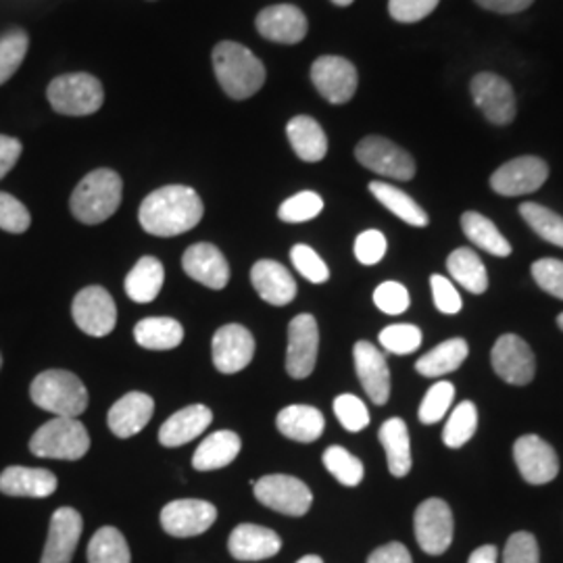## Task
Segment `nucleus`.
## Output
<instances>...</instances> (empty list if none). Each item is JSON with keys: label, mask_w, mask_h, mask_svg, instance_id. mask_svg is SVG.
I'll return each instance as SVG.
<instances>
[{"label": "nucleus", "mask_w": 563, "mask_h": 563, "mask_svg": "<svg viewBox=\"0 0 563 563\" xmlns=\"http://www.w3.org/2000/svg\"><path fill=\"white\" fill-rule=\"evenodd\" d=\"M374 302L388 316H401L409 309V292L399 282H384L374 290Z\"/></svg>", "instance_id": "8fccbe9b"}, {"label": "nucleus", "mask_w": 563, "mask_h": 563, "mask_svg": "<svg viewBox=\"0 0 563 563\" xmlns=\"http://www.w3.org/2000/svg\"><path fill=\"white\" fill-rule=\"evenodd\" d=\"M472 97L476 107L495 125H507L516 118V97L509 81L497 74H478L472 80Z\"/></svg>", "instance_id": "f3484780"}, {"label": "nucleus", "mask_w": 563, "mask_h": 563, "mask_svg": "<svg viewBox=\"0 0 563 563\" xmlns=\"http://www.w3.org/2000/svg\"><path fill=\"white\" fill-rule=\"evenodd\" d=\"M355 369L363 390L376 405H384L390 397V369L383 353L372 342L360 341L353 349Z\"/></svg>", "instance_id": "5701e85b"}, {"label": "nucleus", "mask_w": 563, "mask_h": 563, "mask_svg": "<svg viewBox=\"0 0 563 563\" xmlns=\"http://www.w3.org/2000/svg\"><path fill=\"white\" fill-rule=\"evenodd\" d=\"M467 342L463 339H449L428 351L416 362V369L426 378H441L455 372L467 360Z\"/></svg>", "instance_id": "473e14b6"}, {"label": "nucleus", "mask_w": 563, "mask_h": 563, "mask_svg": "<svg viewBox=\"0 0 563 563\" xmlns=\"http://www.w3.org/2000/svg\"><path fill=\"white\" fill-rule=\"evenodd\" d=\"M290 260L292 265L297 267V272L301 274L305 280L313 282V284H323L330 278V269L323 263L322 257L307 244H297L290 251Z\"/></svg>", "instance_id": "49530a36"}, {"label": "nucleus", "mask_w": 563, "mask_h": 563, "mask_svg": "<svg viewBox=\"0 0 563 563\" xmlns=\"http://www.w3.org/2000/svg\"><path fill=\"white\" fill-rule=\"evenodd\" d=\"M213 422V411L207 405H190L174 413L159 430V443L163 446H181L201 437Z\"/></svg>", "instance_id": "bb28decb"}, {"label": "nucleus", "mask_w": 563, "mask_h": 563, "mask_svg": "<svg viewBox=\"0 0 563 563\" xmlns=\"http://www.w3.org/2000/svg\"><path fill=\"white\" fill-rule=\"evenodd\" d=\"M32 223L27 207L9 192H0V230L9 234H23Z\"/></svg>", "instance_id": "09e8293b"}, {"label": "nucleus", "mask_w": 563, "mask_h": 563, "mask_svg": "<svg viewBox=\"0 0 563 563\" xmlns=\"http://www.w3.org/2000/svg\"><path fill=\"white\" fill-rule=\"evenodd\" d=\"M504 563H541L539 543L530 532H516L505 544Z\"/></svg>", "instance_id": "3c124183"}, {"label": "nucleus", "mask_w": 563, "mask_h": 563, "mask_svg": "<svg viewBox=\"0 0 563 563\" xmlns=\"http://www.w3.org/2000/svg\"><path fill=\"white\" fill-rule=\"evenodd\" d=\"M71 316L84 334L102 339L115 330L118 307L102 286H86L71 302Z\"/></svg>", "instance_id": "1a4fd4ad"}, {"label": "nucleus", "mask_w": 563, "mask_h": 563, "mask_svg": "<svg viewBox=\"0 0 563 563\" xmlns=\"http://www.w3.org/2000/svg\"><path fill=\"white\" fill-rule=\"evenodd\" d=\"M455 399V386L451 383H437L430 386V390L426 393L422 405H420V422L437 423L443 420L446 411L451 409V402Z\"/></svg>", "instance_id": "a18cd8bd"}, {"label": "nucleus", "mask_w": 563, "mask_h": 563, "mask_svg": "<svg viewBox=\"0 0 563 563\" xmlns=\"http://www.w3.org/2000/svg\"><path fill=\"white\" fill-rule=\"evenodd\" d=\"M241 437L232 430H218L209 434L192 455V467L199 472L222 470L234 462L241 453Z\"/></svg>", "instance_id": "c85d7f7f"}, {"label": "nucleus", "mask_w": 563, "mask_h": 563, "mask_svg": "<svg viewBox=\"0 0 563 563\" xmlns=\"http://www.w3.org/2000/svg\"><path fill=\"white\" fill-rule=\"evenodd\" d=\"M430 286H432V297H434V305L441 313L446 316H455L462 311V297L457 292V288L453 286V282L446 280L444 276L434 274L430 278Z\"/></svg>", "instance_id": "6e6d98bb"}, {"label": "nucleus", "mask_w": 563, "mask_h": 563, "mask_svg": "<svg viewBox=\"0 0 563 563\" xmlns=\"http://www.w3.org/2000/svg\"><path fill=\"white\" fill-rule=\"evenodd\" d=\"M123 181L113 169H95L76 186L71 195V213L88 225L107 222L121 205Z\"/></svg>", "instance_id": "7ed1b4c3"}, {"label": "nucleus", "mask_w": 563, "mask_h": 563, "mask_svg": "<svg viewBox=\"0 0 563 563\" xmlns=\"http://www.w3.org/2000/svg\"><path fill=\"white\" fill-rule=\"evenodd\" d=\"M446 269H449L451 278L457 284H462L463 288L470 290L472 295L486 292L488 274H486L483 260L472 249H465V246L455 249L446 260Z\"/></svg>", "instance_id": "72a5a7b5"}, {"label": "nucleus", "mask_w": 563, "mask_h": 563, "mask_svg": "<svg viewBox=\"0 0 563 563\" xmlns=\"http://www.w3.org/2000/svg\"><path fill=\"white\" fill-rule=\"evenodd\" d=\"M441 0H388V11L393 20L401 23H416L428 18Z\"/></svg>", "instance_id": "864d4df0"}, {"label": "nucleus", "mask_w": 563, "mask_h": 563, "mask_svg": "<svg viewBox=\"0 0 563 563\" xmlns=\"http://www.w3.org/2000/svg\"><path fill=\"white\" fill-rule=\"evenodd\" d=\"M251 282L257 295L269 305L284 307L297 297V282L282 263L272 260L255 263L251 269Z\"/></svg>", "instance_id": "a878e982"}, {"label": "nucleus", "mask_w": 563, "mask_h": 563, "mask_svg": "<svg viewBox=\"0 0 563 563\" xmlns=\"http://www.w3.org/2000/svg\"><path fill=\"white\" fill-rule=\"evenodd\" d=\"M286 134L297 157L307 163L322 162L328 153V139L322 125L309 115H297L288 121Z\"/></svg>", "instance_id": "c756f323"}, {"label": "nucleus", "mask_w": 563, "mask_h": 563, "mask_svg": "<svg viewBox=\"0 0 563 563\" xmlns=\"http://www.w3.org/2000/svg\"><path fill=\"white\" fill-rule=\"evenodd\" d=\"M532 278L544 292L563 299V262L560 260H539L532 265Z\"/></svg>", "instance_id": "603ef678"}, {"label": "nucleus", "mask_w": 563, "mask_h": 563, "mask_svg": "<svg viewBox=\"0 0 563 563\" xmlns=\"http://www.w3.org/2000/svg\"><path fill=\"white\" fill-rule=\"evenodd\" d=\"M323 201L318 192L305 190L282 202L278 218L286 223H302L318 218L322 213Z\"/></svg>", "instance_id": "37998d69"}, {"label": "nucleus", "mask_w": 563, "mask_h": 563, "mask_svg": "<svg viewBox=\"0 0 563 563\" xmlns=\"http://www.w3.org/2000/svg\"><path fill=\"white\" fill-rule=\"evenodd\" d=\"M280 549V534L257 523L236 526L228 539V551L239 562H263L278 555Z\"/></svg>", "instance_id": "412c9836"}, {"label": "nucleus", "mask_w": 563, "mask_h": 563, "mask_svg": "<svg viewBox=\"0 0 563 563\" xmlns=\"http://www.w3.org/2000/svg\"><path fill=\"white\" fill-rule=\"evenodd\" d=\"M297 563H323V560L320 555H305Z\"/></svg>", "instance_id": "680f3d73"}, {"label": "nucleus", "mask_w": 563, "mask_h": 563, "mask_svg": "<svg viewBox=\"0 0 563 563\" xmlns=\"http://www.w3.org/2000/svg\"><path fill=\"white\" fill-rule=\"evenodd\" d=\"M367 563H413L409 549L402 543H386L372 551Z\"/></svg>", "instance_id": "4d7b16f0"}, {"label": "nucleus", "mask_w": 563, "mask_h": 563, "mask_svg": "<svg viewBox=\"0 0 563 563\" xmlns=\"http://www.w3.org/2000/svg\"><path fill=\"white\" fill-rule=\"evenodd\" d=\"M213 71L223 92L234 101L251 99L265 84L262 60L239 42H220L213 48Z\"/></svg>", "instance_id": "f03ea898"}, {"label": "nucleus", "mask_w": 563, "mask_h": 563, "mask_svg": "<svg viewBox=\"0 0 563 563\" xmlns=\"http://www.w3.org/2000/svg\"><path fill=\"white\" fill-rule=\"evenodd\" d=\"M255 499L265 505L267 509H274L282 516L301 518L313 504V493L307 484L286 474H269L263 476L253 486Z\"/></svg>", "instance_id": "0eeeda50"}, {"label": "nucleus", "mask_w": 563, "mask_h": 563, "mask_svg": "<svg viewBox=\"0 0 563 563\" xmlns=\"http://www.w3.org/2000/svg\"><path fill=\"white\" fill-rule=\"evenodd\" d=\"M34 405L55 418H78L88 409V390L80 378L67 369H46L30 386Z\"/></svg>", "instance_id": "20e7f679"}, {"label": "nucleus", "mask_w": 563, "mask_h": 563, "mask_svg": "<svg viewBox=\"0 0 563 563\" xmlns=\"http://www.w3.org/2000/svg\"><path fill=\"white\" fill-rule=\"evenodd\" d=\"M155 411V401L146 393H128L120 401L113 402V407L107 413L109 430L118 439H132L146 423L151 422Z\"/></svg>", "instance_id": "393cba45"}, {"label": "nucleus", "mask_w": 563, "mask_h": 563, "mask_svg": "<svg viewBox=\"0 0 563 563\" xmlns=\"http://www.w3.org/2000/svg\"><path fill=\"white\" fill-rule=\"evenodd\" d=\"M90 449V437L78 418H55L30 439V451L44 460L78 462Z\"/></svg>", "instance_id": "39448f33"}, {"label": "nucleus", "mask_w": 563, "mask_h": 563, "mask_svg": "<svg viewBox=\"0 0 563 563\" xmlns=\"http://www.w3.org/2000/svg\"><path fill=\"white\" fill-rule=\"evenodd\" d=\"M27 46L30 38L20 27L9 30L0 36V86L15 76L27 55Z\"/></svg>", "instance_id": "79ce46f5"}, {"label": "nucleus", "mask_w": 563, "mask_h": 563, "mask_svg": "<svg viewBox=\"0 0 563 563\" xmlns=\"http://www.w3.org/2000/svg\"><path fill=\"white\" fill-rule=\"evenodd\" d=\"M416 539L428 555H443L453 543V511L443 499H426L413 516Z\"/></svg>", "instance_id": "9d476101"}, {"label": "nucleus", "mask_w": 563, "mask_h": 563, "mask_svg": "<svg viewBox=\"0 0 563 563\" xmlns=\"http://www.w3.org/2000/svg\"><path fill=\"white\" fill-rule=\"evenodd\" d=\"M380 344L388 353L395 355H409L420 349L422 344V330L411 323H395L380 332Z\"/></svg>", "instance_id": "c03bdc74"}, {"label": "nucleus", "mask_w": 563, "mask_h": 563, "mask_svg": "<svg viewBox=\"0 0 563 563\" xmlns=\"http://www.w3.org/2000/svg\"><path fill=\"white\" fill-rule=\"evenodd\" d=\"M478 428V409L472 401H463L453 409L443 430V443L451 449H460L474 437Z\"/></svg>", "instance_id": "ea45409f"}, {"label": "nucleus", "mask_w": 563, "mask_h": 563, "mask_svg": "<svg viewBox=\"0 0 563 563\" xmlns=\"http://www.w3.org/2000/svg\"><path fill=\"white\" fill-rule=\"evenodd\" d=\"M134 339L148 351H172L184 341V328L174 318H146L136 323Z\"/></svg>", "instance_id": "f704fd0d"}, {"label": "nucleus", "mask_w": 563, "mask_h": 563, "mask_svg": "<svg viewBox=\"0 0 563 563\" xmlns=\"http://www.w3.org/2000/svg\"><path fill=\"white\" fill-rule=\"evenodd\" d=\"M462 228L465 236L481 246L486 253L495 257H507L511 255V244L505 239L504 234L497 230V225L484 218L476 211H467L462 216Z\"/></svg>", "instance_id": "e433bc0d"}, {"label": "nucleus", "mask_w": 563, "mask_h": 563, "mask_svg": "<svg viewBox=\"0 0 563 563\" xmlns=\"http://www.w3.org/2000/svg\"><path fill=\"white\" fill-rule=\"evenodd\" d=\"M46 97L60 115L86 118L101 109L104 90L101 81L90 74H65L48 84Z\"/></svg>", "instance_id": "423d86ee"}, {"label": "nucleus", "mask_w": 563, "mask_h": 563, "mask_svg": "<svg viewBox=\"0 0 563 563\" xmlns=\"http://www.w3.org/2000/svg\"><path fill=\"white\" fill-rule=\"evenodd\" d=\"M520 216L543 241L563 249V218L539 202H522Z\"/></svg>", "instance_id": "58836bf2"}, {"label": "nucleus", "mask_w": 563, "mask_h": 563, "mask_svg": "<svg viewBox=\"0 0 563 563\" xmlns=\"http://www.w3.org/2000/svg\"><path fill=\"white\" fill-rule=\"evenodd\" d=\"M311 81L323 99L332 104H342L353 99L357 92V69L351 60L325 55L313 63Z\"/></svg>", "instance_id": "ddd939ff"}, {"label": "nucleus", "mask_w": 563, "mask_h": 563, "mask_svg": "<svg viewBox=\"0 0 563 563\" xmlns=\"http://www.w3.org/2000/svg\"><path fill=\"white\" fill-rule=\"evenodd\" d=\"M57 476L44 467L9 465L0 472V493L7 497L46 499L57 490Z\"/></svg>", "instance_id": "4be33fe9"}, {"label": "nucleus", "mask_w": 563, "mask_h": 563, "mask_svg": "<svg viewBox=\"0 0 563 563\" xmlns=\"http://www.w3.org/2000/svg\"><path fill=\"white\" fill-rule=\"evenodd\" d=\"M23 144L13 136L0 134V180L20 162Z\"/></svg>", "instance_id": "13d9d810"}, {"label": "nucleus", "mask_w": 563, "mask_h": 563, "mask_svg": "<svg viewBox=\"0 0 563 563\" xmlns=\"http://www.w3.org/2000/svg\"><path fill=\"white\" fill-rule=\"evenodd\" d=\"M165 269L163 263L155 257H142L141 262L132 267V272L125 276V295L134 302L155 301L162 292Z\"/></svg>", "instance_id": "2f4dec72"}, {"label": "nucleus", "mask_w": 563, "mask_h": 563, "mask_svg": "<svg viewBox=\"0 0 563 563\" xmlns=\"http://www.w3.org/2000/svg\"><path fill=\"white\" fill-rule=\"evenodd\" d=\"M88 563H132L125 537L113 526H102L88 543Z\"/></svg>", "instance_id": "4c0bfd02"}, {"label": "nucleus", "mask_w": 563, "mask_h": 563, "mask_svg": "<svg viewBox=\"0 0 563 563\" xmlns=\"http://www.w3.org/2000/svg\"><path fill=\"white\" fill-rule=\"evenodd\" d=\"M334 4H339V7H346V4H351L353 0H332Z\"/></svg>", "instance_id": "e2e57ef3"}, {"label": "nucleus", "mask_w": 563, "mask_h": 563, "mask_svg": "<svg viewBox=\"0 0 563 563\" xmlns=\"http://www.w3.org/2000/svg\"><path fill=\"white\" fill-rule=\"evenodd\" d=\"M549 178V165L539 157H518L514 162L501 165L493 178L490 186L501 197H522L537 192Z\"/></svg>", "instance_id": "dca6fc26"}, {"label": "nucleus", "mask_w": 563, "mask_h": 563, "mask_svg": "<svg viewBox=\"0 0 563 563\" xmlns=\"http://www.w3.org/2000/svg\"><path fill=\"white\" fill-rule=\"evenodd\" d=\"M323 465L342 486H357L365 474L362 460L336 444L323 451Z\"/></svg>", "instance_id": "a19ab883"}, {"label": "nucleus", "mask_w": 563, "mask_h": 563, "mask_svg": "<svg viewBox=\"0 0 563 563\" xmlns=\"http://www.w3.org/2000/svg\"><path fill=\"white\" fill-rule=\"evenodd\" d=\"M320 349V330L313 316L301 313L288 323L286 372L295 380H305L313 374Z\"/></svg>", "instance_id": "9b49d317"}, {"label": "nucleus", "mask_w": 563, "mask_h": 563, "mask_svg": "<svg viewBox=\"0 0 563 563\" xmlns=\"http://www.w3.org/2000/svg\"><path fill=\"white\" fill-rule=\"evenodd\" d=\"M476 2L486 11L509 15V13H520L523 9H528L534 0H476Z\"/></svg>", "instance_id": "bf43d9fd"}, {"label": "nucleus", "mask_w": 563, "mask_h": 563, "mask_svg": "<svg viewBox=\"0 0 563 563\" xmlns=\"http://www.w3.org/2000/svg\"><path fill=\"white\" fill-rule=\"evenodd\" d=\"M201 197L190 186H163L151 192L141 205L139 220L153 236H180L184 232L197 228L202 220Z\"/></svg>", "instance_id": "f257e3e1"}, {"label": "nucleus", "mask_w": 563, "mask_h": 563, "mask_svg": "<svg viewBox=\"0 0 563 563\" xmlns=\"http://www.w3.org/2000/svg\"><path fill=\"white\" fill-rule=\"evenodd\" d=\"M84 520L74 507H59L48 526V539L42 551L41 563H71L80 543Z\"/></svg>", "instance_id": "6ab92c4d"}, {"label": "nucleus", "mask_w": 563, "mask_h": 563, "mask_svg": "<svg viewBox=\"0 0 563 563\" xmlns=\"http://www.w3.org/2000/svg\"><path fill=\"white\" fill-rule=\"evenodd\" d=\"M276 426L282 437L290 441L316 443L323 434L325 420L322 411L311 405H290V407H284L278 413Z\"/></svg>", "instance_id": "cd10ccee"}, {"label": "nucleus", "mask_w": 563, "mask_h": 563, "mask_svg": "<svg viewBox=\"0 0 563 563\" xmlns=\"http://www.w3.org/2000/svg\"><path fill=\"white\" fill-rule=\"evenodd\" d=\"M386 239L378 230H365L355 241V257L363 265H376L386 255Z\"/></svg>", "instance_id": "5fc2aeb1"}, {"label": "nucleus", "mask_w": 563, "mask_h": 563, "mask_svg": "<svg viewBox=\"0 0 563 563\" xmlns=\"http://www.w3.org/2000/svg\"><path fill=\"white\" fill-rule=\"evenodd\" d=\"M380 443L386 451L388 470L395 478H402L411 470V443H409V430L401 418H390L380 426Z\"/></svg>", "instance_id": "7c9ffc66"}, {"label": "nucleus", "mask_w": 563, "mask_h": 563, "mask_svg": "<svg viewBox=\"0 0 563 563\" xmlns=\"http://www.w3.org/2000/svg\"><path fill=\"white\" fill-rule=\"evenodd\" d=\"M257 30L263 38L278 44H297L307 36V18L295 4H274L257 15Z\"/></svg>", "instance_id": "b1692460"}, {"label": "nucleus", "mask_w": 563, "mask_h": 563, "mask_svg": "<svg viewBox=\"0 0 563 563\" xmlns=\"http://www.w3.org/2000/svg\"><path fill=\"white\" fill-rule=\"evenodd\" d=\"M490 362H493L495 374L507 384L523 386L532 383L534 378V369H537L534 353L528 346V342L516 334H504L499 341L495 342Z\"/></svg>", "instance_id": "4468645a"}, {"label": "nucleus", "mask_w": 563, "mask_h": 563, "mask_svg": "<svg viewBox=\"0 0 563 563\" xmlns=\"http://www.w3.org/2000/svg\"><path fill=\"white\" fill-rule=\"evenodd\" d=\"M184 272L207 288L222 290L230 282V265L216 244L199 242L192 244L181 257Z\"/></svg>", "instance_id": "aec40b11"}, {"label": "nucleus", "mask_w": 563, "mask_h": 563, "mask_svg": "<svg viewBox=\"0 0 563 563\" xmlns=\"http://www.w3.org/2000/svg\"><path fill=\"white\" fill-rule=\"evenodd\" d=\"M467 563H497V547H493V544L478 547V549L470 555V562Z\"/></svg>", "instance_id": "052dcab7"}, {"label": "nucleus", "mask_w": 563, "mask_h": 563, "mask_svg": "<svg viewBox=\"0 0 563 563\" xmlns=\"http://www.w3.org/2000/svg\"><path fill=\"white\" fill-rule=\"evenodd\" d=\"M355 157L363 167L384 178L407 181L416 176L413 157L405 148L383 136L363 139L355 148Z\"/></svg>", "instance_id": "6e6552de"}, {"label": "nucleus", "mask_w": 563, "mask_h": 563, "mask_svg": "<svg viewBox=\"0 0 563 563\" xmlns=\"http://www.w3.org/2000/svg\"><path fill=\"white\" fill-rule=\"evenodd\" d=\"M558 323H560V328L563 330V313H560V318H558Z\"/></svg>", "instance_id": "0e129e2a"}, {"label": "nucleus", "mask_w": 563, "mask_h": 563, "mask_svg": "<svg viewBox=\"0 0 563 563\" xmlns=\"http://www.w3.org/2000/svg\"><path fill=\"white\" fill-rule=\"evenodd\" d=\"M369 192L383 202L384 207L395 213L399 220H402L409 225H416V228H423L428 225V213L423 211L422 207L418 202L413 201L407 192H402L401 188L393 186V184H386V181H372L369 184Z\"/></svg>", "instance_id": "c9c22d12"}, {"label": "nucleus", "mask_w": 563, "mask_h": 563, "mask_svg": "<svg viewBox=\"0 0 563 563\" xmlns=\"http://www.w3.org/2000/svg\"><path fill=\"white\" fill-rule=\"evenodd\" d=\"M514 460L523 481L530 484H547L558 478L560 460L551 444L537 434H523L514 444Z\"/></svg>", "instance_id": "2eb2a0df"}, {"label": "nucleus", "mask_w": 563, "mask_h": 563, "mask_svg": "<svg viewBox=\"0 0 563 563\" xmlns=\"http://www.w3.org/2000/svg\"><path fill=\"white\" fill-rule=\"evenodd\" d=\"M218 520L216 505L201 499H178L162 511L163 530L174 539H192L207 532Z\"/></svg>", "instance_id": "f8f14e48"}, {"label": "nucleus", "mask_w": 563, "mask_h": 563, "mask_svg": "<svg viewBox=\"0 0 563 563\" xmlns=\"http://www.w3.org/2000/svg\"><path fill=\"white\" fill-rule=\"evenodd\" d=\"M0 367H2V355H0Z\"/></svg>", "instance_id": "69168bd1"}, {"label": "nucleus", "mask_w": 563, "mask_h": 563, "mask_svg": "<svg viewBox=\"0 0 563 563\" xmlns=\"http://www.w3.org/2000/svg\"><path fill=\"white\" fill-rule=\"evenodd\" d=\"M211 351L218 372L239 374L255 357V339L241 323H228L216 332Z\"/></svg>", "instance_id": "a211bd4d"}, {"label": "nucleus", "mask_w": 563, "mask_h": 563, "mask_svg": "<svg viewBox=\"0 0 563 563\" xmlns=\"http://www.w3.org/2000/svg\"><path fill=\"white\" fill-rule=\"evenodd\" d=\"M334 413L342 423L344 430L349 432H362L369 423V411L362 399L355 395H341L334 399Z\"/></svg>", "instance_id": "de8ad7c7"}]
</instances>
